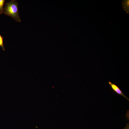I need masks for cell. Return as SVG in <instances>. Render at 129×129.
I'll return each instance as SVG.
<instances>
[{
  "instance_id": "cell-1",
  "label": "cell",
  "mask_w": 129,
  "mask_h": 129,
  "mask_svg": "<svg viewBox=\"0 0 129 129\" xmlns=\"http://www.w3.org/2000/svg\"><path fill=\"white\" fill-rule=\"evenodd\" d=\"M18 5L16 0H12L6 3L4 8L3 13L20 22L21 20L19 15Z\"/></svg>"
},
{
  "instance_id": "cell-2",
  "label": "cell",
  "mask_w": 129,
  "mask_h": 129,
  "mask_svg": "<svg viewBox=\"0 0 129 129\" xmlns=\"http://www.w3.org/2000/svg\"><path fill=\"white\" fill-rule=\"evenodd\" d=\"M108 83L112 89L113 91H114L118 94L123 96L126 98L127 100H129V99L124 94L117 86L110 81Z\"/></svg>"
},
{
  "instance_id": "cell-3",
  "label": "cell",
  "mask_w": 129,
  "mask_h": 129,
  "mask_svg": "<svg viewBox=\"0 0 129 129\" xmlns=\"http://www.w3.org/2000/svg\"><path fill=\"white\" fill-rule=\"evenodd\" d=\"M5 2V0H0V14L3 13V6Z\"/></svg>"
},
{
  "instance_id": "cell-4",
  "label": "cell",
  "mask_w": 129,
  "mask_h": 129,
  "mask_svg": "<svg viewBox=\"0 0 129 129\" xmlns=\"http://www.w3.org/2000/svg\"><path fill=\"white\" fill-rule=\"evenodd\" d=\"M0 46L1 47L3 51L5 50V48L3 43V38L0 34Z\"/></svg>"
},
{
  "instance_id": "cell-5",
  "label": "cell",
  "mask_w": 129,
  "mask_h": 129,
  "mask_svg": "<svg viewBox=\"0 0 129 129\" xmlns=\"http://www.w3.org/2000/svg\"><path fill=\"white\" fill-rule=\"evenodd\" d=\"M124 10H125L126 11L128 10V9H129V2H128V1H124Z\"/></svg>"
},
{
  "instance_id": "cell-6",
  "label": "cell",
  "mask_w": 129,
  "mask_h": 129,
  "mask_svg": "<svg viewBox=\"0 0 129 129\" xmlns=\"http://www.w3.org/2000/svg\"><path fill=\"white\" fill-rule=\"evenodd\" d=\"M123 129H129V124H127L126 126Z\"/></svg>"
}]
</instances>
